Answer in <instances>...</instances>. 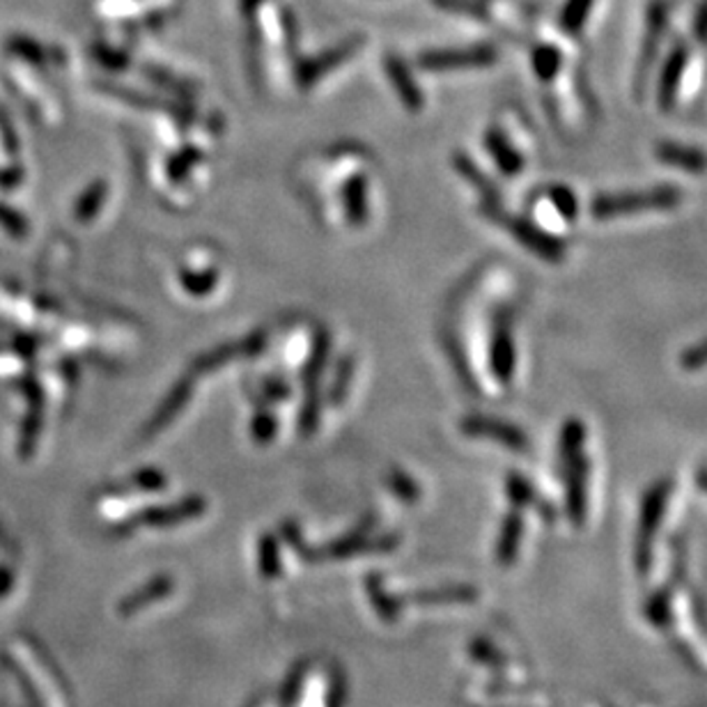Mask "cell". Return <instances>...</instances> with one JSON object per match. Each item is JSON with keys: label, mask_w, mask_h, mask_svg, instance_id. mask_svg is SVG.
Here are the masks:
<instances>
[{"label": "cell", "mask_w": 707, "mask_h": 707, "mask_svg": "<svg viewBox=\"0 0 707 707\" xmlns=\"http://www.w3.org/2000/svg\"><path fill=\"white\" fill-rule=\"evenodd\" d=\"M462 430L467 435H474V437L499 439L501 444H506L512 450H526L528 448L526 435L517 426H510V422H506V420L487 418V416H471V418H467L462 422Z\"/></svg>", "instance_id": "52a82bcc"}, {"label": "cell", "mask_w": 707, "mask_h": 707, "mask_svg": "<svg viewBox=\"0 0 707 707\" xmlns=\"http://www.w3.org/2000/svg\"><path fill=\"white\" fill-rule=\"evenodd\" d=\"M508 489H510V497L519 504H526L530 497V487L524 482V478H510Z\"/></svg>", "instance_id": "7402d4cb"}, {"label": "cell", "mask_w": 707, "mask_h": 707, "mask_svg": "<svg viewBox=\"0 0 707 707\" xmlns=\"http://www.w3.org/2000/svg\"><path fill=\"white\" fill-rule=\"evenodd\" d=\"M386 69H388V77H391L396 90L405 99V103L411 106V109H420L422 97H420V92H418V88H416V83H414V79L409 74V69L396 56H391V58L386 60Z\"/></svg>", "instance_id": "7c38bea8"}, {"label": "cell", "mask_w": 707, "mask_h": 707, "mask_svg": "<svg viewBox=\"0 0 707 707\" xmlns=\"http://www.w3.org/2000/svg\"><path fill=\"white\" fill-rule=\"evenodd\" d=\"M487 152L491 155L494 163L499 166V170L508 177H515L524 170V159L517 152V148L510 143L508 136L501 129H489L485 136Z\"/></svg>", "instance_id": "30bf717a"}, {"label": "cell", "mask_w": 707, "mask_h": 707, "mask_svg": "<svg viewBox=\"0 0 707 707\" xmlns=\"http://www.w3.org/2000/svg\"><path fill=\"white\" fill-rule=\"evenodd\" d=\"M345 207H347V215L351 221H364L366 217V207H364V180L361 177H357L349 187H347V193H345Z\"/></svg>", "instance_id": "ac0fdd59"}, {"label": "cell", "mask_w": 707, "mask_h": 707, "mask_svg": "<svg viewBox=\"0 0 707 707\" xmlns=\"http://www.w3.org/2000/svg\"><path fill=\"white\" fill-rule=\"evenodd\" d=\"M262 3H265V0H239V8H241L246 14H253Z\"/></svg>", "instance_id": "603a6c76"}, {"label": "cell", "mask_w": 707, "mask_h": 707, "mask_svg": "<svg viewBox=\"0 0 707 707\" xmlns=\"http://www.w3.org/2000/svg\"><path fill=\"white\" fill-rule=\"evenodd\" d=\"M593 6L595 0H565V6L560 10V28L568 34L581 32Z\"/></svg>", "instance_id": "5bb4252c"}, {"label": "cell", "mask_w": 707, "mask_h": 707, "mask_svg": "<svg viewBox=\"0 0 707 707\" xmlns=\"http://www.w3.org/2000/svg\"><path fill=\"white\" fill-rule=\"evenodd\" d=\"M584 439H586V428L579 418H570L568 422H565L562 432H560V446H558L560 467H565L570 462V459L581 455Z\"/></svg>", "instance_id": "4fadbf2b"}, {"label": "cell", "mask_w": 707, "mask_h": 707, "mask_svg": "<svg viewBox=\"0 0 707 707\" xmlns=\"http://www.w3.org/2000/svg\"><path fill=\"white\" fill-rule=\"evenodd\" d=\"M485 211L494 221H499L524 246V249L540 256L545 262L558 265V262H562L565 253H568V246H565V241L560 237L549 235L547 230L538 228L536 223H530L521 217L506 215L501 205H485Z\"/></svg>", "instance_id": "7a4b0ae2"}, {"label": "cell", "mask_w": 707, "mask_h": 707, "mask_svg": "<svg viewBox=\"0 0 707 707\" xmlns=\"http://www.w3.org/2000/svg\"><path fill=\"white\" fill-rule=\"evenodd\" d=\"M691 30H694L696 42L707 47V0H700V6L696 10V14H694Z\"/></svg>", "instance_id": "44dd1931"}, {"label": "cell", "mask_w": 707, "mask_h": 707, "mask_svg": "<svg viewBox=\"0 0 707 707\" xmlns=\"http://www.w3.org/2000/svg\"><path fill=\"white\" fill-rule=\"evenodd\" d=\"M687 62H689V47L685 42H678L666 56L659 81H657V101L661 111H670L676 106Z\"/></svg>", "instance_id": "5b68a950"}, {"label": "cell", "mask_w": 707, "mask_h": 707, "mask_svg": "<svg viewBox=\"0 0 707 707\" xmlns=\"http://www.w3.org/2000/svg\"><path fill=\"white\" fill-rule=\"evenodd\" d=\"M666 28H668V3H666V0H655V3L650 6V10H648L646 40H644V49H641V56H639V64H636L634 92L639 99L644 97V90H646V83H648V77H650V69H653V64L657 60L659 44H661Z\"/></svg>", "instance_id": "3957f363"}, {"label": "cell", "mask_w": 707, "mask_h": 707, "mask_svg": "<svg viewBox=\"0 0 707 707\" xmlns=\"http://www.w3.org/2000/svg\"><path fill=\"white\" fill-rule=\"evenodd\" d=\"M515 340L510 333V320L508 315L501 312L494 322V331H491V345H489V364H491V372L499 381L508 384L515 375Z\"/></svg>", "instance_id": "8992f818"}, {"label": "cell", "mask_w": 707, "mask_h": 707, "mask_svg": "<svg viewBox=\"0 0 707 707\" xmlns=\"http://www.w3.org/2000/svg\"><path fill=\"white\" fill-rule=\"evenodd\" d=\"M497 62V51L494 47L480 44V47H467V49H441L420 56V67L432 69H459V67H487Z\"/></svg>", "instance_id": "277c9868"}, {"label": "cell", "mask_w": 707, "mask_h": 707, "mask_svg": "<svg viewBox=\"0 0 707 707\" xmlns=\"http://www.w3.org/2000/svg\"><path fill=\"white\" fill-rule=\"evenodd\" d=\"M549 198H551V202H554V207L558 209V215L562 217V219H568V221H572V219H577V211H579V205H577V196L568 189V187H551L549 189Z\"/></svg>", "instance_id": "e0dca14e"}, {"label": "cell", "mask_w": 707, "mask_h": 707, "mask_svg": "<svg viewBox=\"0 0 707 707\" xmlns=\"http://www.w3.org/2000/svg\"><path fill=\"white\" fill-rule=\"evenodd\" d=\"M361 47L359 40H351V42H345L322 56H317L312 60H306L299 64V83L301 86H310L315 83L317 79H322L327 72H331L333 67H338L342 60H347L354 51H357Z\"/></svg>", "instance_id": "ba28073f"}, {"label": "cell", "mask_w": 707, "mask_h": 707, "mask_svg": "<svg viewBox=\"0 0 707 707\" xmlns=\"http://www.w3.org/2000/svg\"><path fill=\"white\" fill-rule=\"evenodd\" d=\"M189 391H191V388H189V384H185V381H182L180 386H177V391L170 396V400L163 405V409H161L159 416L155 418V422H152L155 428H152V430L161 428L168 418H172L177 411H180V405H182L185 398H189Z\"/></svg>", "instance_id": "d6986e66"}, {"label": "cell", "mask_w": 707, "mask_h": 707, "mask_svg": "<svg viewBox=\"0 0 707 707\" xmlns=\"http://www.w3.org/2000/svg\"><path fill=\"white\" fill-rule=\"evenodd\" d=\"M683 200V193L676 187H655L646 191L627 193H605L597 196L590 205L595 219H614L625 215H641V211H666L676 209Z\"/></svg>", "instance_id": "6da1fadb"}, {"label": "cell", "mask_w": 707, "mask_h": 707, "mask_svg": "<svg viewBox=\"0 0 707 707\" xmlns=\"http://www.w3.org/2000/svg\"><path fill=\"white\" fill-rule=\"evenodd\" d=\"M655 155L661 163L676 166L685 172H694V175L707 172V155L698 148L683 146V143H670V140H666V143H659L655 148Z\"/></svg>", "instance_id": "9c48e42d"}, {"label": "cell", "mask_w": 707, "mask_h": 707, "mask_svg": "<svg viewBox=\"0 0 707 707\" xmlns=\"http://www.w3.org/2000/svg\"><path fill=\"white\" fill-rule=\"evenodd\" d=\"M565 469V478H568V506L570 515L579 521L586 510V478H588V462L584 455H577L570 459Z\"/></svg>", "instance_id": "8fae6325"}, {"label": "cell", "mask_w": 707, "mask_h": 707, "mask_svg": "<svg viewBox=\"0 0 707 707\" xmlns=\"http://www.w3.org/2000/svg\"><path fill=\"white\" fill-rule=\"evenodd\" d=\"M455 166H457L459 172H462V175L467 177L469 182L476 185V189H480V193H482V198H485V205H497L499 196H497V191H494L491 182L487 180V177H485L467 157H457V159H455Z\"/></svg>", "instance_id": "2e32d148"}, {"label": "cell", "mask_w": 707, "mask_h": 707, "mask_svg": "<svg viewBox=\"0 0 707 707\" xmlns=\"http://www.w3.org/2000/svg\"><path fill=\"white\" fill-rule=\"evenodd\" d=\"M560 62H562V56H560V51L556 47L542 44V47H538L534 51V69H536V74L542 81H554L556 79Z\"/></svg>", "instance_id": "9a60e30c"}, {"label": "cell", "mask_w": 707, "mask_h": 707, "mask_svg": "<svg viewBox=\"0 0 707 707\" xmlns=\"http://www.w3.org/2000/svg\"><path fill=\"white\" fill-rule=\"evenodd\" d=\"M680 364L687 368V370H698L703 366H707V338L700 340L698 345L689 347L683 357H680Z\"/></svg>", "instance_id": "ffe728a7"}, {"label": "cell", "mask_w": 707, "mask_h": 707, "mask_svg": "<svg viewBox=\"0 0 707 707\" xmlns=\"http://www.w3.org/2000/svg\"><path fill=\"white\" fill-rule=\"evenodd\" d=\"M703 487L707 489V476H703Z\"/></svg>", "instance_id": "cb8c5ba5"}]
</instances>
